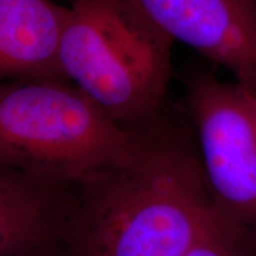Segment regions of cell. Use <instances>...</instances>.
Wrapping results in <instances>:
<instances>
[{
	"mask_svg": "<svg viewBox=\"0 0 256 256\" xmlns=\"http://www.w3.org/2000/svg\"><path fill=\"white\" fill-rule=\"evenodd\" d=\"M126 162L76 185L60 256H183L216 214L192 127L165 113Z\"/></svg>",
	"mask_w": 256,
	"mask_h": 256,
	"instance_id": "cell-1",
	"label": "cell"
},
{
	"mask_svg": "<svg viewBox=\"0 0 256 256\" xmlns=\"http://www.w3.org/2000/svg\"><path fill=\"white\" fill-rule=\"evenodd\" d=\"M174 43L127 0H76L60 40L66 81L128 130L165 110Z\"/></svg>",
	"mask_w": 256,
	"mask_h": 256,
	"instance_id": "cell-2",
	"label": "cell"
},
{
	"mask_svg": "<svg viewBox=\"0 0 256 256\" xmlns=\"http://www.w3.org/2000/svg\"><path fill=\"white\" fill-rule=\"evenodd\" d=\"M134 132L69 82L0 83V164L46 183L76 186L126 162Z\"/></svg>",
	"mask_w": 256,
	"mask_h": 256,
	"instance_id": "cell-3",
	"label": "cell"
},
{
	"mask_svg": "<svg viewBox=\"0 0 256 256\" xmlns=\"http://www.w3.org/2000/svg\"><path fill=\"white\" fill-rule=\"evenodd\" d=\"M186 108L216 209L256 232V110L240 86L192 74Z\"/></svg>",
	"mask_w": 256,
	"mask_h": 256,
	"instance_id": "cell-4",
	"label": "cell"
},
{
	"mask_svg": "<svg viewBox=\"0 0 256 256\" xmlns=\"http://www.w3.org/2000/svg\"><path fill=\"white\" fill-rule=\"evenodd\" d=\"M174 43L224 66L256 94V0H127Z\"/></svg>",
	"mask_w": 256,
	"mask_h": 256,
	"instance_id": "cell-5",
	"label": "cell"
},
{
	"mask_svg": "<svg viewBox=\"0 0 256 256\" xmlns=\"http://www.w3.org/2000/svg\"><path fill=\"white\" fill-rule=\"evenodd\" d=\"M66 16L52 0H0V83L68 82L60 60Z\"/></svg>",
	"mask_w": 256,
	"mask_h": 256,
	"instance_id": "cell-6",
	"label": "cell"
},
{
	"mask_svg": "<svg viewBox=\"0 0 256 256\" xmlns=\"http://www.w3.org/2000/svg\"><path fill=\"white\" fill-rule=\"evenodd\" d=\"M75 190L0 164V256H28L57 244Z\"/></svg>",
	"mask_w": 256,
	"mask_h": 256,
	"instance_id": "cell-7",
	"label": "cell"
},
{
	"mask_svg": "<svg viewBox=\"0 0 256 256\" xmlns=\"http://www.w3.org/2000/svg\"><path fill=\"white\" fill-rule=\"evenodd\" d=\"M183 256H256V232L216 209L206 232Z\"/></svg>",
	"mask_w": 256,
	"mask_h": 256,
	"instance_id": "cell-8",
	"label": "cell"
},
{
	"mask_svg": "<svg viewBox=\"0 0 256 256\" xmlns=\"http://www.w3.org/2000/svg\"><path fill=\"white\" fill-rule=\"evenodd\" d=\"M28 256H60L58 249H57L56 244L51 246V247H46L43 249H40V250H36Z\"/></svg>",
	"mask_w": 256,
	"mask_h": 256,
	"instance_id": "cell-9",
	"label": "cell"
},
{
	"mask_svg": "<svg viewBox=\"0 0 256 256\" xmlns=\"http://www.w3.org/2000/svg\"><path fill=\"white\" fill-rule=\"evenodd\" d=\"M248 94H249V92H248ZM249 95L252 96V101H254V106H255V110H256V94H254V95H252V94H249Z\"/></svg>",
	"mask_w": 256,
	"mask_h": 256,
	"instance_id": "cell-10",
	"label": "cell"
}]
</instances>
